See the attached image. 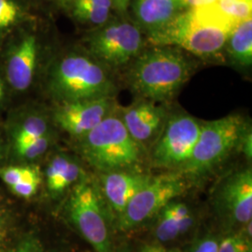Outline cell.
Returning <instances> with one entry per match:
<instances>
[{
  "label": "cell",
  "instance_id": "6da1fadb",
  "mask_svg": "<svg viewBox=\"0 0 252 252\" xmlns=\"http://www.w3.org/2000/svg\"><path fill=\"white\" fill-rule=\"evenodd\" d=\"M39 82L53 105L114 97L117 90L113 71L81 44L56 49Z\"/></svg>",
  "mask_w": 252,
  "mask_h": 252
},
{
  "label": "cell",
  "instance_id": "7a4b0ae2",
  "mask_svg": "<svg viewBox=\"0 0 252 252\" xmlns=\"http://www.w3.org/2000/svg\"><path fill=\"white\" fill-rule=\"evenodd\" d=\"M195 67L193 57L175 46L148 45L126 67V81L141 99H173Z\"/></svg>",
  "mask_w": 252,
  "mask_h": 252
},
{
  "label": "cell",
  "instance_id": "3957f363",
  "mask_svg": "<svg viewBox=\"0 0 252 252\" xmlns=\"http://www.w3.org/2000/svg\"><path fill=\"white\" fill-rule=\"evenodd\" d=\"M235 25L214 5L187 9L171 24L147 37L149 45L175 46L208 62L225 59V48Z\"/></svg>",
  "mask_w": 252,
  "mask_h": 252
},
{
  "label": "cell",
  "instance_id": "277c9868",
  "mask_svg": "<svg viewBox=\"0 0 252 252\" xmlns=\"http://www.w3.org/2000/svg\"><path fill=\"white\" fill-rule=\"evenodd\" d=\"M43 22L38 19L19 28L0 48V72L10 95L32 90L56 51Z\"/></svg>",
  "mask_w": 252,
  "mask_h": 252
},
{
  "label": "cell",
  "instance_id": "5b68a950",
  "mask_svg": "<svg viewBox=\"0 0 252 252\" xmlns=\"http://www.w3.org/2000/svg\"><path fill=\"white\" fill-rule=\"evenodd\" d=\"M51 110L28 102L9 109L1 130L6 143V163L34 164L47 157L55 143Z\"/></svg>",
  "mask_w": 252,
  "mask_h": 252
},
{
  "label": "cell",
  "instance_id": "8992f818",
  "mask_svg": "<svg viewBox=\"0 0 252 252\" xmlns=\"http://www.w3.org/2000/svg\"><path fill=\"white\" fill-rule=\"evenodd\" d=\"M76 142L81 158L103 174L131 169L141 158V145L128 133L117 109Z\"/></svg>",
  "mask_w": 252,
  "mask_h": 252
},
{
  "label": "cell",
  "instance_id": "52a82bcc",
  "mask_svg": "<svg viewBox=\"0 0 252 252\" xmlns=\"http://www.w3.org/2000/svg\"><path fill=\"white\" fill-rule=\"evenodd\" d=\"M80 44L112 71L127 67L149 45L144 33L130 17L118 15L87 31Z\"/></svg>",
  "mask_w": 252,
  "mask_h": 252
},
{
  "label": "cell",
  "instance_id": "ba28073f",
  "mask_svg": "<svg viewBox=\"0 0 252 252\" xmlns=\"http://www.w3.org/2000/svg\"><path fill=\"white\" fill-rule=\"evenodd\" d=\"M63 214L96 252H113L104 201L96 184L87 174L64 199Z\"/></svg>",
  "mask_w": 252,
  "mask_h": 252
},
{
  "label": "cell",
  "instance_id": "9c48e42d",
  "mask_svg": "<svg viewBox=\"0 0 252 252\" xmlns=\"http://www.w3.org/2000/svg\"><path fill=\"white\" fill-rule=\"evenodd\" d=\"M245 130L243 118L237 114L205 123L189 160L178 173L184 178H197L211 171L240 144Z\"/></svg>",
  "mask_w": 252,
  "mask_h": 252
},
{
  "label": "cell",
  "instance_id": "30bf717a",
  "mask_svg": "<svg viewBox=\"0 0 252 252\" xmlns=\"http://www.w3.org/2000/svg\"><path fill=\"white\" fill-rule=\"evenodd\" d=\"M186 188L184 177L180 173L153 177L118 217V229L127 232L142 225L159 214L174 199L181 195Z\"/></svg>",
  "mask_w": 252,
  "mask_h": 252
},
{
  "label": "cell",
  "instance_id": "8fae6325",
  "mask_svg": "<svg viewBox=\"0 0 252 252\" xmlns=\"http://www.w3.org/2000/svg\"><path fill=\"white\" fill-rule=\"evenodd\" d=\"M201 126L195 118L188 114L180 113L169 118L153 150L154 166L174 168L183 165L193 152Z\"/></svg>",
  "mask_w": 252,
  "mask_h": 252
},
{
  "label": "cell",
  "instance_id": "7c38bea8",
  "mask_svg": "<svg viewBox=\"0 0 252 252\" xmlns=\"http://www.w3.org/2000/svg\"><path fill=\"white\" fill-rule=\"evenodd\" d=\"M116 109L114 97L55 104L50 108L54 126L75 140L87 135Z\"/></svg>",
  "mask_w": 252,
  "mask_h": 252
},
{
  "label": "cell",
  "instance_id": "4fadbf2b",
  "mask_svg": "<svg viewBox=\"0 0 252 252\" xmlns=\"http://www.w3.org/2000/svg\"><path fill=\"white\" fill-rule=\"evenodd\" d=\"M189 9L186 0H131L129 17L149 37Z\"/></svg>",
  "mask_w": 252,
  "mask_h": 252
},
{
  "label": "cell",
  "instance_id": "5bb4252c",
  "mask_svg": "<svg viewBox=\"0 0 252 252\" xmlns=\"http://www.w3.org/2000/svg\"><path fill=\"white\" fill-rule=\"evenodd\" d=\"M219 205L234 222L246 225L252 219V172H236L223 182Z\"/></svg>",
  "mask_w": 252,
  "mask_h": 252
},
{
  "label": "cell",
  "instance_id": "9a60e30c",
  "mask_svg": "<svg viewBox=\"0 0 252 252\" xmlns=\"http://www.w3.org/2000/svg\"><path fill=\"white\" fill-rule=\"evenodd\" d=\"M42 186L52 199L60 198L86 175L80 161L72 155L58 152L49 156L42 170Z\"/></svg>",
  "mask_w": 252,
  "mask_h": 252
},
{
  "label": "cell",
  "instance_id": "2e32d148",
  "mask_svg": "<svg viewBox=\"0 0 252 252\" xmlns=\"http://www.w3.org/2000/svg\"><path fill=\"white\" fill-rule=\"evenodd\" d=\"M117 112L128 133L140 145L158 134L166 118V111L162 106L147 99L117 108Z\"/></svg>",
  "mask_w": 252,
  "mask_h": 252
},
{
  "label": "cell",
  "instance_id": "e0dca14e",
  "mask_svg": "<svg viewBox=\"0 0 252 252\" xmlns=\"http://www.w3.org/2000/svg\"><path fill=\"white\" fill-rule=\"evenodd\" d=\"M153 176L135 170L105 173L101 178V190L108 205L119 217L135 194L143 189Z\"/></svg>",
  "mask_w": 252,
  "mask_h": 252
},
{
  "label": "cell",
  "instance_id": "ac0fdd59",
  "mask_svg": "<svg viewBox=\"0 0 252 252\" xmlns=\"http://www.w3.org/2000/svg\"><path fill=\"white\" fill-rule=\"evenodd\" d=\"M38 19L33 0H0V48L19 28Z\"/></svg>",
  "mask_w": 252,
  "mask_h": 252
},
{
  "label": "cell",
  "instance_id": "d6986e66",
  "mask_svg": "<svg viewBox=\"0 0 252 252\" xmlns=\"http://www.w3.org/2000/svg\"><path fill=\"white\" fill-rule=\"evenodd\" d=\"M65 13L86 32L104 26L116 15L110 0H77Z\"/></svg>",
  "mask_w": 252,
  "mask_h": 252
},
{
  "label": "cell",
  "instance_id": "ffe728a7",
  "mask_svg": "<svg viewBox=\"0 0 252 252\" xmlns=\"http://www.w3.org/2000/svg\"><path fill=\"white\" fill-rule=\"evenodd\" d=\"M25 211L24 202L13 197L4 187H0V252H9L18 234L19 223Z\"/></svg>",
  "mask_w": 252,
  "mask_h": 252
},
{
  "label": "cell",
  "instance_id": "44dd1931",
  "mask_svg": "<svg viewBox=\"0 0 252 252\" xmlns=\"http://www.w3.org/2000/svg\"><path fill=\"white\" fill-rule=\"evenodd\" d=\"M225 59L241 69L252 65V18L239 23L232 30L227 40Z\"/></svg>",
  "mask_w": 252,
  "mask_h": 252
},
{
  "label": "cell",
  "instance_id": "7402d4cb",
  "mask_svg": "<svg viewBox=\"0 0 252 252\" xmlns=\"http://www.w3.org/2000/svg\"><path fill=\"white\" fill-rule=\"evenodd\" d=\"M0 181L5 189H9L20 183L42 184L40 165L5 163L0 168Z\"/></svg>",
  "mask_w": 252,
  "mask_h": 252
},
{
  "label": "cell",
  "instance_id": "603a6c76",
  "mask_svg": "<svg viewBox=\"0 0 252 252\" xmlns=\"http://www.w3.org/2000/svg\"><path fill=\"white\" fill-rule=\"evenodd\" d=\"M193 223L191 215L179 219L165 207L160 212V216L155 227V235L158 240L168 242L176 239L180 234L186 233Z\"/></svg>",
  "mask_w": 252,
  "mask_h": 252
},
{
  "label": "cell",
  "instance_id": "cb8c5ba5",
  "mask_svg": "<svg viewBox=\"0 0 252 252\" xmlns=\"http://www.w3.org/2000/svg\"><path fill=\"white\" fill-rule=\"evenodd\" d=\"M8 252H49L45 244L35 231L18 232Z\"/></svg>",
  "mask_w": 252,
  "mask_h": 252
},
{
  "label": "cell",
  "instance_id": "d4e9b609",
  "mask_svg": "<svg viewBox=\"0 0 252 252\" xmlns=\"http://www.w3.org/2000/svg\"><path fill=\"white\" fill-rule=\"evenodd\" d=\"M218 252H252V240L246 234L228 235L219 244Z\"/></svg>",
  "mask_w": 252,
  "mask_h": 252
},
{
  "label": "cell",
  "instance_id": "484cf974",
  "mask_svg": "<svg viewBox=\"0 0 252 252\" xmlns=\"http://www.w3.org/2000/svg\"><path fill=\"white\" fill-rule=\"evenodd\" d=\"M219 243L212 236H207L199 240L191 252H218Z\"/></svg>",
  "mask_w": 252,
  "mask_h": 252
},
{
  "label": "cell",
  "instance_id": "4316f807",
  "mask_svg": "<svg viewBox=\"0 0 252 252\" xmlns=\"http://www.w3.org/2000/svg\"><path fill=\"white\" fill-rule=\"evenodd\" d=\"M240 144L242 146V151L245 154L247 155L248 158H252V134L245 130V132L242 135L241 140H240Z\"/></svg>",
  "mask_w": 252,
  "mask_h": 252
},
{
  "label": "cell",
  "instance_id": "83f0119b",
  "mask_svg": "<svg viewBox=\"0 0 252 252\" xmlns=\"http://www.w3.org/2000/svg\"><path fill=\"white\" fill-rule=\"evenodd\" d=\"M9 95L10 93L7 82L5 81L2 73L0 72V108H2L6 104Z\"/></svg>",
  "mask_w": 252,
  "mask_h": 252
},
{
  "label": "cell",
  "instance_id": "f1b7e54d",
  "mask_svg": "<svg viewBox=\"0 0 252 252\" xmlns=\"http://www.w3.org/2000/svg\"><path fill=\"white\" fill-rule=\"evenodd\" d=\"M113 6L115 14L120 17H129V9L127 8L124 0H110Z\"/></svg>",
  "mask_w": 252,
  "mask_h": 252
},
{
  "label": "cell",
  "instance_id": "f546056e",
  "mask_svg": "<svg viewBox=\"0 0 252 252\" xmlns=\"http://www.w3.org/2000/svg\"><path fill=\"white\" fill-rule=\"evenodd\" d=\"M186 1L189 9H195V8L212 6L218 0H186Z\"/></svg>",
  "mask_w": 252,
  "mask_h": 252
},
{
  "label": "cell",
  "instance_id": "4dcf8cb0",
  "mask_svg": "<svg viewBox=\"0 0 252 252\" xmlns=\"http://www.w3.org/2000/svg\"><path fill=\"white\" fill-rule=\"evenodd\" d=\"M54 7L63 12H66L77 0H50Z\"/></svg>",
  "mask_w": 252,
  "mask_h": 252
},
{
  "label": "cell",
  "instance_id": "1f68e13d",
  "mask_svg": "<svg viewBox=\"0 0 252 252\" xmlns=\"http://www.w3.org/2000/svg\"><path fill=\"white\" fill-rule=\"evenodd\" d=\"M6 163V143L0 125V168Z\"/></svg>",
  "mask_w": 252,
  "mask_h": 252
},
{
  "label": "cell",
  "instance_id": "d6a6232c",
  "mask_svg": "<svg viewBox=\"0 0 252 252\" xmlns=\"http://www.w3.org/2000/svg\"><path fill=\"white\" fill-rule=\"evenodd\" d=\"M142 252H161V247L157 245L147 246L142 250Z\"/></svg>",
  "mask_w": 252,
  "mask_h": 252
},
{
  "label": "cell",
  "instance_id": "836d02e7",
  "mask_svg": "<svg viewBox=\"0 0 252 252\" xmlns=\"http://www.w3.org/2000/svg\"><path fill=\"white\" fill-rule=\"evenodd\" d=\"M161 252H181L179 250H169V251H167V250H164V249H162V247H161Z\"/></svg>",
  "mask_w": 252,
  "mask_h": 252
},
{
  "label": "cell",
  "instance_id": "e575fe53",
  "mask_svg": "<svg viewBox=\"0 0 252 252\" xmlns=\"http://www.w3.org/2000/svg\"><path fill=\"white\" fill-rule=\"evenodd\" d=\"M130 1L131 0H124V2H125V4H126V7L129 9V5H130Z\"/></svg>",
  "mask_w": 252,
  "mask_h": 252
},
{
  "label": "cell",
  "instance_id": "d590c367",
  "mask_svg": "<svg viewBox=\"0 0 252 252\" xmlns=\"http://www.w3.org/2000/svg\"><path fill=\"white\" fill-rule=\"evenodd\" d=\"M33 1H35V2H36V3H37V2H39V1H41V0H33Z\"/></svg>",
  "mask_w": 252,
  "mask_h": 252
},
{
  "label": "cell",
  "instance_id": "8d00e7d4",
  "mask_svg": "<svg viewBox=\"0 0 252 252\" xmlns=\"http://www.w3.org/2000/svg\"><path fill=\"white\" fill-rule=\"evenodd\" d=\"M141 252H142V251H141Z\"/></svg>",
  "mask_w": 252,
  "mask_h": 252
}]
</instances>
